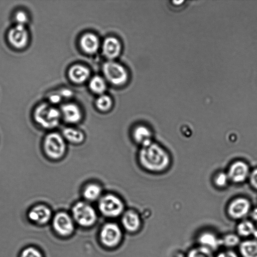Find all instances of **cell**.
<instances>
[{"label": "cell", "instance_id": "1", "mask_svg": "<svg viewBox=\"0 0 257 257\" xmlns=\"http://www.w3.org/2000/svg\"><path fill=\"white\" fill-rule=\"evenodd\" d=\"M138 159L143 168L152 172L164 170L170 163V158L167 153L153 142L141 147L138 154Z\"/></svg>", "mask_w": 257, "mask_h": 257}, {"label": "cell", "instance_id": "2", "mask_svg": "<svg viewBox=\"0 0 257 257\" xmlns=\"http://www.w3.org/2000/svg\"><path fill=\"white\" fill-rule=\"evenodd\" d=\"M33 118L38 125L46 130L57 127L62 118L60 110L47 102L37 105L34 110Z\"/></svg>", "mask_w": 257, "mask_h": 257}, {"label": "cell", "instance_id": "3", "mask_svg": "<svg viewBox=\"0 0 257 257\" xmlns=\"http://www.w3.org/2000/svg\"><path fill=\"white\" fill-rule=\"evenodd\" d=\"M66 142L61 133L51 132L44 138L43 148L47 157L52 160H59L65 155Z\"/></svg>", "mask_w": 257, "mask_h": 257}, {"label": "cell", "instance_id": "4", "mask_svg": "<svg viewBox=\"0 0 257 257\" xmlns=\"http://www.w3.org/2000/svg\"><path fill=\"white\" fill-rule=\"evenodd\" d=\"M98 208L104 216L114 218L122 214L124 205L119 196L110 193L102 195L98 201Z\"/></svg>", "mask_w": 257, "mask_h": 257}, {"label": "cell", "instance_id": "5", "mask_svg": "<svg viewBox=\"0 0 257 257\" xmlns=\"http://www.w3.org/2000/svg\"><path fill=\"white\" fill-rule=\"evenodd\" d=\"M71 212L73 219L82 226H91L97 220L96 210L84 200L76 202L72 207Z\"/></svg>", "mask_w": 257, "mask_h": 257}, {"label": "cell", "instance_id": "6", "mask_svg": "<svg viewBox=\"0 0 257 257\" xmlns=\"http://www.w3.org/2000/svg\"><path fill=\"white\" fill-rule=\"evenodd\" d=\"M9 44L13 48L22 50L26 48L30 39L27 26L15 25L9 29L7 36Z\"/></svg>", "mask_w": 257, "mask_h": 257}, {"label": "cell", "instance_id": "7", "mask_svg": "<svg viewBox=\"0 0 257 257\" xmlns=\"http://www.w3.org/2000/svg\"><path fill=\"white\" fill-rule=\"evenodd\" d=\"M103 74L106 79L114 85L124 84L127 78L124 68L120 64L112 61L105 62L102 67Z\"/></svg>", "mask_w": 257, "mask_h": 257}, {"label": "cell", "instance_id": "8", "mask_svg": "<svg viewBox=\"0 0 257 257\" xmlns=\"http://www.w3.org/2000/svg\"><path fill=\"white\" fill-rule=\"evenodd\" d=\"M52 227L58 234L63 236H68L74 231L73 218L65 212H59L53 217Z\"/></svg>", "mask_w": 257, "mask_h": 257}, {"label": "cell", "instance_id": "9", "mask_svg": "<svg viewBox=\"0 0 257 257\" xmlns=\"http://www.w3.org/2000/svg\"><path fill=\"white\" fill-rule=\"evenodd\" d=\"M121 237L120 228L117 224L112 222L105 224L100 233L101 242L108 247H113L118 244Z\"/></svg>", "mask_w": 257, "mask_h": 257}, {"label": "cell", "instance_id": "10", "mask_svg": "<svg viewBox=\"0 0 257 257\" xmlns=\"http://www.w3.org/2000/svg\"><path fill=\"white\" fill-rule=\"evenodd\" d=\"M250 210V204L248 200L244 198H237L232 201L227 208L229 217L238 221L244 219Z\"/></svg>", "mask_w": 257, "mask_h": 257}, {"label": "cell", "instance_id": "11", "mask_svg": "<svg viewBox=\"0 0 257 257\" xmlns=\"http://www.w3.org/2000/svg\"><path fill=\"white\" fill-rule=\"evenodd\" d=\"M52 213L51 209L43 204L36 205L28 211V217L31 222L37 225H44L51 220Z\"/></svg>", "mask_w": 257, "mask_h": 257}, {"label": "cell", "instance_id": "12", "mask_svg": "<svg viewBox=\"0 0 257 257\" xmlns=\"http://www.w3.org/2000/svg\"><path fill=\"white\" fill-rule=\"evenodd\" d=\"M197 243L215 252L221 247V236L213 231L204 230L198 235Z\"/></svg>", "mask_w": 257, "mask_h": 257}, {"label": "cell", "instance_id": "13", "mask_svg": "<svg viewBox=\"0 0 257 257\" xmlns=\"http://www.w3.org/2000/svg\"><path fill=\"white\" fill-rule=\"evenodd\" d=\"M60 111L62 119L68 124H76L82 119L81 111L80 108L75 104H65L61 106Z\"/></svg>", "mask_w": 257, "mask_h": 257}, {"label": "cell", "instance_id": "14", "mask_svg": "<svg viewBox=\"0 0 257 257\" xmlns=\"http://www.w3.org/2000/svg\"><path fill=\"white\" fill-rule=\"evenodd\" d=\"M132 137L134 142L141 147L149 145L153 142L152 132L144 124L136 125L132 130Z\"/></svg>", "mask_w": 257, "mask_h": 257}, {"label": "cell", "instance_id": "15", "mask_svg": "<svg viewBox=\"0 0 257 257\" xmlns=\"http://www.w3.org/2000/svg\"><path fill=\"white\" fill-rule=\"evenodd\" d=\"M248 173L249 169L247 164L241 161H237L230 167L228 176L232 181L239 183L246 179Z\"/></svg>", "mask_w": 257, "mask_h": 257}, {"label": "cell", "instance_id": "16", "mask_svg": "<svg viewBox=\"0 0 257 257\" xmlns=\"http://www.w3.org/2000/svg\"><path fill=\"white\" fill-rule=\"evenodd\" d=\"M61 134L66 142L73 145H80L85 140L84 133L81 130L72 126L63 128Z\"/></svg>", "mask_w": 257, "mask_h": 257}, {"label": "cell", "instance_id": "17", "mask_svg": "<svg viewBox=\"0 0 257 257\" xmlns=\"http://www.w3.org/2000/svg\"><path fill=\"white\" fill-rule=\"evenodd\" d=\"M235 233L241 238L247 239L253 236L257 239V229L253 222L250 220L242 219L239 221L236 226Z\"/></svg>", "mask_w": 257, "mask_h": 257}, {"label": "cell", "instance_id": "18", "mask_svg": "<svg viewBox=\"0 0 257 257\" xmlns=\"http://www.w3.org/2000/svg\"><path fill=\"white\" fill-rule=\"evenodd\" d=\"M102 195V187L95 182L88 183L82 190V197L84 201L88 202L98 201Z\"/></svg>", "mask_w": 257, "mask_h": 257}, {"label": "cell", "instance_id": "19", "mask_svg": "<svg viewBox=\"0 0 257 257\" xmlns=\"http://www.w3.org/2000/svg\"><path fill=\"white\" fill-rule=\"evenodd\" d=\"M121 223L126 230L134 232L139 229L141 220L137 212L133 210H128L122 213Z\"/></svg>", "mask_w": 257, "mask_h": 257}, {"label": "cell", "instance_id": "20", "mask_svg": "<svg viewBox=\"0 0 257 257\" xmlns=\"http://www.w3.org/2000/svg\"><path fill=\"white\" fill-rule=\"evenodd\" d=\"M121 51V45L115 38L110 37L104 40L102 45V51L104 56L112 59L117 57Z\"/></svg>", "mask_w": 257, "mask_h": 257}, {"label": "cell", "instance_id": "21", "mask_svg": "<svg viewBox=\"0 0 257 257\" xmlns=\"http://www.w3.org/2000/svg\"><path fill=\"white\" fill-rule=\"evenodd\" d=\"M238 249L240 257H257V239L247 238L241 240Z\"/></svg>", "mask_w": 257, "mask_h": 257}, {"label": "cell", "instance_id": "22", "mask_svg": "<svg viewBox=\"0 0 257 257\" xmlns=\"http://www.w3.org/2000/svg\"><path fill=\"white\" fill-rule=\"evenodd\" d=\"M80 43L82 50L88 54L95 53L99 45L98 38L92 33H86L83 35L81 38Z\"/></svg>", "mask_w": 257, "mask_h": 257}, {"label": "cell", "instance_id": "23", "mask_svg": "<svg viewBox=\"0 0 257 257\" xmlns=\"http://www.w3.org/2000/svg\"><path fill=\"white\" fill-rule=\"evenodd\" d=\"M90 75L89 69L81 65L72 66L69 70V77L73 82L81 83L88 78Z\"/></svg>", "mask_w": 257, "mask_h": 257}, {"label": "cell", "instance_id": "24", "mask_svg": "<svg viewBox=\"0 0 257 257\" xmlns=\"http://www.w3.org/2000/svg\"><path fill=\"white\" fill-rule=\"evenodd\" d=\"M241 238L235 232L227 233L221 236V246L232 249L239 246Z\"/></svg>", "mask_w": 257, "mask_h": 257}, {"label": "cell", "instance_id": "25", "mask_svg": "<svg viewBox=\"0 0 257 257\" xmlns=\"http://www.w3.org/2000/svg\"><path fill=\"white\" fill-rule=\"evenodd\" d=\"M215 254L209 249L198 244L189 249L185 257H215Z\"/></svg>", "mask_w": 257, "mask_h": 257}, {"label": "cell", "instance_id": "26", "mask_svg": "<svg viewBox=\"0 0 257 257\" xmlns=\"http://www.w3.org/2000/svg\"><path fill=\"white\" fill-rule=\"evenodd\" d=\"M15 25L27 26L30 20L29 13L24 9L16 10L13 16Z\"/></svg>", "mask_w": 257, "mask_h": 257}, {"label": "cell", "instance_id": "27", "mask_svg": "<svg viewBox=\"0 0 257 257\" xmlns=\"http://www.w3.org/2000/svg\"><path fill=\"white\" fill-rule=\"evenodd\" d=\"M89 87L93 92L101 94L106 89V84L102 77L99 76H95L91 79Z\"/></svg>", "mask_w": 257, "mask_h": 257}, {"label": "cell", "instance_id": "28", "mask_svg": "<svg viewBox=\"0 0 257 257\" xmlns=\"http://www.w3.org/2000/svg\"><path fill=\"white\" fill-rule=\"evenodd\" d=\"M112 102L111 98L107 95H100L96 101V106L101 111L105 112L109 110Z\"/></svg>", "mask_w": 257, "mask_h": 257}, {"label": "cell", "instance_id": "29", "mask_svg": "<svg viewBox=\"0 0 257 257\" xmlns=\"http://www.w3.org/2000/svg\"><path fill=\"white\" fill-rule=\"evenodd\" d=\"M19 257H43V255L38 248L30 246L24 248Z\"/></svg>", "mask_w": 257, "mask_h": 257}, {"label": "cell", "instance_id": "30", "mask_svg": "<svg viewBox=\"0 0 257 257\" xmlns=\"http://www.w3.org/2000/svg\"><path fill=\"white\" fill-rule=\"evenodd\" d=\"M215 257H240L238 252L232 249H224L215 254Z\"/></svg>", "mask_w": 257, "mask_h": 257}, {"label": "cell", "instance_id": "31", "mask_svg": "<svg viewBox=\"0 0 257 257\" xmlns=\"http://www.w3.org/2000/svg\"><path fill=\"white\" fill-rule=\"evenodd\" d=\"M228 179V175L223 172L220 173L216 176L215 179V182L217 186L223 187L227 184Z\"/></svg>", "mask_w": 257, "mask_h": 257}, {"label": "cell", "instance_id": "32", "mask_svg": "<svg viewBox=\"0 0 257 257\" xmlns=\"http://www.w3.org/2000/svg\"><path fill=\"white\" fill-rule=\"evenodd\" d=\"M250 181L253 187L257 189V168L251 172L250 176Z\"/></svg>", "mask_w": 257, "mask_h": 257}, {"label": "cell", "instance_id": "33", "mask_svg": "<svg viewBox=\"0 0 257 257\" xmlns=\"http://www.w3.org/2000/svg\"><path fill=\"white\" fill-rule=\"evenodd\" d=\"M250 216L253 221H257V207L250 212Z\"/></svg>", "mask_w": 257, "mask_h": 257}]
</instances>
